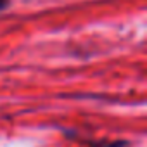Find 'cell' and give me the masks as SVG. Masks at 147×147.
I'll return each mask as SVG.
<instances>
[{
    "label": "cell",
    "instance_id": "obj_1",
    "mask_svg": "<svg viewBox=\"0 0 147 147\" xmlns=\"http://www.w3.org/2000/svg\"><path fill=\"white\" fill-rule=\"evenodd\" d=\"M85 144L88 147H126L128 145V142H123V140H113V142H109V140H99V142L87 140Z\"/></svg>",
    "mask_w": 147,
    "mask_h": 147
},
{
    "label": "cell",
    "instance_id": "obj_2",
    "mask_svg": "<svg viewBox=\"0 0 147 147\" xmlns=\"http://www.w3.org/2000/svg\"><path fill=\"white\" fill-rule=\"evenodd\" d=\"M9 5H11V0H0V12L5 11Z\"/></svg>",
    "mask_w": 147,
    "mask_h": 147
}]
</instances>
